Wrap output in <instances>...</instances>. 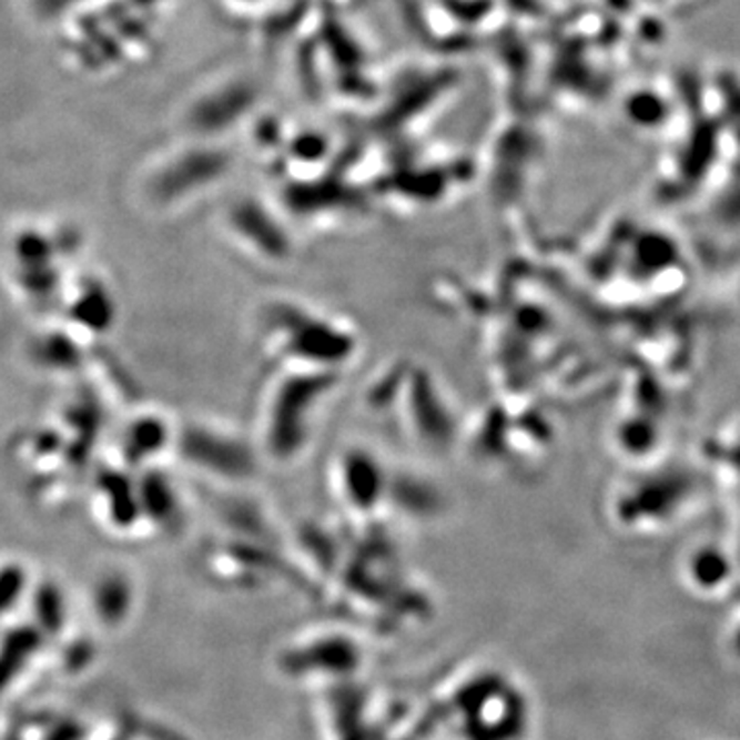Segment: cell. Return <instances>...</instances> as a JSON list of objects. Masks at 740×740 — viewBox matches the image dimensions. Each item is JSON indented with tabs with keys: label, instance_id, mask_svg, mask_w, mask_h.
Returning <instances> with one entry per match:
<instances>
[{
	"label": "cell",
	"instance_id": "6da1fadb",
	"mask_svg": "<svg viewBox=\"0 0 740 740\" xmlns=\"http://www.w3.org/2000/svg\"><path fill=\"white\" fill-rule=\"evenodd\" d=\"M182 450L192 463L219 474H241L250 463L245 450L235 440L202 428L183 434Z\"/></svg>",
	"mask_w": 740,
	"mask_h": 740
},
{
	"label": "cell",
	"instance_id": "5b68a950",
	"mask_svg": "<svg viewBox=\"0 0 740 740\" xmlns=\"http://www.w3.org/2000/svg\"><path fill=\"white\" fill-rule=\"evenodd\" d=\"M74 322L81 323L91 332H103L113 322V303L110 294L101 286H89L79 294L72 307Z\"/></svg>",
	"mask_w": 740,
	"mask_h": 740
},
{
	"label": "cell",
	"instance_id": "277c9868",
	"mask_svg": "<svg viewBox=\"0 0 740 740\" xmlns=\"http://www.w3.org/2000/svg\"><path fill=\"white\" fill-rule=\"evenodd\" d=\"M168 424L161 419L146 416L128 426L126 438H124V453L128 462L142 463L149 457L156 455L161 448L168 445Z\"/></svg>",
	"mask_w": 740,
	"mask_h": 740
},
{
	"label": "cell",
	"instance_id": "7a4b0ae2",
	"mask_svg": "<svg viewBox=\"0 0 740 740\" xmlns=\"http://www.w3.org/2000/svg\"><path fill=\"white\" fill-rule=\"evenodd\" d=\"M140 510L156 525H169L180 515V500L168 475L149 472L139 486Z\"/></svg>",
	"mask_w": 740,
	"mask_h": 740
},
{
	"label": "cell",
	"instance_id": "3957f363",
	"mask_svg": "<svg viewBox=\"0 0 740 740\" xmlns=\"http://www.w3.org/2000/svg\"><path fill=\"white\" fill-rule=\"evenodd\" d=\"M101 491L105 496V503L110 508V515L115 525L126 527L142 515L140 510L139 488L134 481H130L126 475L105 474L99 481Z\"/></svg>",
	"mask_w": 740,
	"mask_h": 740
}]
</instances>
